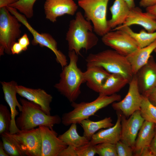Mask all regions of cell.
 <instances>
[{"label":"cell","instance_id":"cell-26","mask_svg":"<svg viewBox=\"0 0 156 156\" xmlns=\"http://www.w3.org/2000/svg\"><path fill=\"white\" fill-rule=\"evenodd\" d=\"M116 29L122 30L129 34L140 48L148 45L156 39V31L149 33L142 30L139 33H136L133 31L129 26L122 25L117 27L112 30Z\"/></svg>","mask_w":156,"mask_h":156},{"label":"cell","instance_id":"cell-27","mask_svg":"<svg viewBox=\"0 0 156 156\" xmlns=\"http://www.w3.org/2000/svg\"><path fill=\"white\" fill-rule=\"evenodd\" d=\"M76 124H72L67 131L58 136L68 146L77 147L88 143L90 141L84 136H81L79 134Z\"/></svg>","mask_w":156,"mask_h":156},{"label":"cell","instance_id":"cell-2","mask_svg":"<svg viewBox=\"0 0 156 156\" xmlns=\"http://www.w3.org/2000/svg\"><path fill=\"white\" fill-rule=\"evenodd\" d=\"M68 55L69 63L62 68L59 81L54 87L71 103L80 95L81 86L85 81L84 72L77 66L78 55L74 51H69Z\"/></svg>","mask_w":156,"mask_h":156},{"label":"cell","instance_id":"cell-28","mask_svg":"<svg viewBox=\"0 0 156 156\" xmlns=\"http://www.w3.org/2000/svg\"><path fill=\"white\" fill-rule=\"evenodd\" d=\"M140 110L144 121L156 123V107L150 101L147 97L142 95Z\"/></svg>","mask_w":156,"mask_h":156},{"label":"cell","instance_id":"cell-46","mask_svg":"<svg viewBox=\"0 0 156 156\" xmlns=\"http://www.w3.org/2000/svg\"><path fill=\"white\" fill-rule=\"evenodd\" d=\"M154 52L156 53V48Z\"/></svg>","mask_w":156,"mask_h":156},{"label":"cell","instance_id":"cell-32","mask_svg":"<svg viewBox=\"0 0 156 156\" xmlns=\"http://www.w3.org/2000/svg\"><path fill=\"white\" fill-rule=\"evenodd\" d=\"M96 154L100 156H118L116 144L106 143L94 145Z\"/></svg>","mask_w":156,"mask_h":156},{"label":"cell","instance_id":"cell-23","mask_svg":"<svg viewBox=\"0 0 156 156\" xmlns=\"http://www.w3.org/2000/svg\"><path fill=\"white\" fill-rule=\"evenodd\" d=\"M130 9L124 0H115L110 7L111 18L107 21L111 30L122 25L126 20Z\"/></svg>","mask_w":156,"mask_h":156},{"label":"cell","instance_id":"cell-16","mask_svg":"<svg viewBox=\"0 0 156 156\" xmlns=\"http://www.w3.org/2000/svg\"><path fill=\"white\" fill-rule=\"evenodd\" d=\"M1 83L4 99L10 107L11 114L12 122L9 132L11 134L16 133L20 130L16 126L15 119L16 117L19 114L16 107H18L20 112L22 109V105L18 101L16 97L18 85L14 81L1 82Z\"/></svg>","mask_w":156,"mask_h":156},{"label":"cell","instance_id":"cell-13","mask_svg":"<svg viewBox=\"0 0 156 156\" xmlns=\"http://www.w3.org/2000/svg\"><path fill=\"white\" fill-rule=\"evenodd\" d=\"M38 127L42 138L41 156H59L68 146L58 138L53 129L44 126Z\"/></svg>","mask_w":156,"mask_h":156},{"label":"cell","instance_id":"cell-15","mask_svg":"<svg viewBox=\"0 0 156 156\" xmlns=\"http://www.w3.org/2000/svg\"><path fill=\"white\" fill-rule=\"evenodd\" d=\"M44 8L46 18L55 23L59 17L75 14L78 5L73 0H45Z\"/></svg>","mask_w":156,"mask_h":156},{"label":"cell","instance_id":"cell-22","mask_svg":"<svg viewBox=\"0 0 156 156\" xmlns=\"http://www.w3.org/2000/svg\"><path fill=\"white\" fill-rule=\"evenodd\" d=\"M156 48V39L150 44L139 48L126 56L131 66L133 75L148 61L151 54Z\"/></svg>","mask_w":156,"mask_h":156},{"label":"cell","instance_id":"cell-10","mask_svg":"<svg viewBox=\"0 0 156 156\" xmlns=\"http://www.w3.org/2000/svg\"><path fill=\"white\" fill-rule=\"evenodd\" d=\"M101 40L105 45L126 56L140 48L129 34L121 29L109 31L102 37Z\"/></svg>","mask_w":156,"mask_h":156},{"label":"cell","instance_id":"cell-4","mask_svg":"<svg viewBox=\"0 0 156 156\" xmlns=\"http://www.w3.org/2000/svg\"><path fill=\"white\" fill-rule=\"evenodd\" d=\"M87 64L102 67L111 74L121 75L129 82L133 76L130 64L126 56L112 49H106L87 56Z\"/></svg>","mask_w":156,"mask_h":156},{"label":"cell","instance_id":"cell-11","mask_svg":"<svg viewBox=\"0 0 156 156\" xmlns=\"http://www.w3.org/2000/svg\"><path fill=\"white\" fill-rule=\"evenodd\" d=\"M129 84L128 90L125 98L122 100L113 103L112 105L114 110L121 113L126 118L140 110L142 98L139 88L136 74L133 75Z\"/></svg>","mask_w":156,"mask_h":156},{"label":"cell","instance_id":"cell-39","mask_svg":"<svg viewBox=\"0 0 156 156\" xmlns=\"http://www.w3.org/2000/svg\"><path fill=\"white\" fill-rule=\"evenodd\" d=\"M149 148L154 156H156V123L155 124V135Z\"/></svg>","mask_w":156,"mask_h":156},{"label":"cell","instance_id":"cell-41","mask_svg":"<svg viewBox=\"0 0 156 156\" xmlns=\"http://www.w3.org/2000/svg\"><path fill=\"white\" fill-rule=\"evenodd\" d=\"M150 101L156 107V88L147 97Z\"/></svg>","mask_w":156,"mask_h":156},{"label":"cell","instance_id":"cell-9","mask_svg":"<svg viewBox=\"0 0 156 156\" xmlns=\"http://www.w3.org/2000/svg\"><path fill=\"white\" fill-rule=\"evenodd\" d=\"M10 135L24 156H41L42 138L39 127L20 130L13 134L10 133Z\"/></svg>","mask_w":156,"mask_h":156},{"label":"cell","instance_id":"cell-14","mask_svg":"<svg viewBox=\"0 0 156 156\" xmlns=\"http://www.w3.org/2000/svg\"><path fill=\"white\" fill-rule=\"evenodd\" d=\"M136 74L140 93L148 97L156 88V61L152 56Z\"/></svg>","mask_w":156,"mask_h":156},{"label":"cell","instance_id":"cell-44","mask_svg":"<svg viewBox=\"0 0 156 156\" xmlns=\"http://www.w3.org/2000/svg\"><path fill=\"white\" fill-rule=\"evenodd\" d=\"M6 153L3 145L2 141H0V156H9Z\"/></svg>","mask_w":156,"mask_h":156},{"label":"cell","instance_id":"cell-21","mask_svg":"<svg viewBox=\"0 0 156 156\" xmlns=\"http://www.w3.org/2000/svg\"><path fill=\"white\" fill-rule=\"evenodd\" d=\"M155 124L144 121L138 134L133 149V155L140 156L144 148L149 147L155 133Z\"/></svg>","mask_w":156,"mask_h":156},{"label":"cell","instance_id":"cell-18","mask_svg":"<svg viewBox=\"0 0 156 156\" xmlns=\"http://www.w3.org/2000/svg\"><path fill=\"white\" fill-rule=\"evenodd\" d=\"M134 25L141 26L149 33L156 31V19L149 12H142L138 7L130 10L126 20L122 25L129 27Z\"/></svg>","mask_w":156,"mask_h":156},{"label":"cell","instance_id":"cell-35","mask_svg":"<svg viewBox=\"0 0 156 156\" xmlns=\"http://www.w3.org/2000/svg\"><path fill=\"white\" fill-rule=\"evenodd\" d=\"M18 42L22 47L23 51H25L27 49L30 44V41L27 34L25 33L18 39Z\"/></svg>","mask_w":156,"mask_h":156},{"label":"cell","instance_id":"cell-6","mask_svg":"<svg viewBox=\"0 0 156 156\" xmlns=\"http://www.w3.org/2000/svg\"><path fill=\"white\" fill-rule=\"evenodd\" d=\"M109 1L78 0V5L83 10L85 18L92 23L94 32L101 37L111 30L107 19Z\"/></svg>","mask_w":156,"mask_h":156},{"label":"cell","instance_id":"cell-24","mask_svg":"<svg viewBox=\"0 0 156 156\" xmlns=\"http://www.w3.org/2000/svg\"><path fill=\"white\" fill-rule=\"evenodd\" d=\"M129 81L121 75L111 74L100 88L98 93L100 94L110 96L116 93Z\"/></svg>","mask_w":156,"mask_h":156},{"label":"cell","instance_id":"cell-36","mask_svg":"<svg viewBox=\"0 0 156 156\" xmlns=\"http://www.w3.org/2000/svg\"><path fill=\"white\" fill-rule=\"evenodd\" d=\"M59 156H76L75 147L68 146L60 153Z\"/></svg>","mask_w":156,"mask_h":156},{"label":"cell","instance_id":"cell-7","mask_svg":"<svg viewBox=\"0 0 156 156\" xmlns=\"http://www.w3.org/2000/svg\"><path fill=\"white\" fill-rule=\"evenodd\" d=\"M6 7L0 8V55L11 54L13 44L20 37L21 25Z\"/></svg>","mask_w":156,"mask_h":156},{"label":"cell","instance_id":"cell-37","mask_svg":"<svg viewBox=\"0 0 156 156\" xmlns=\"http://www.w3.org/2000/svg\"><path fill=\"white\" fill-rule=\"evenodd\" d=\"M11 50L13 55L19 54L23 51L22 47L18 42H16L13 44Z\"/></svg>","mask_w":156,"mask_h":156},{"label":"cell","instance_id":"cell-8","mask_svg":"<svg viewBox=\"0 0 156 156\" xmlns=\"http://www.w3.org/2000/svg\"><path fill=\"white\" fill-rule=\"evenodd\" d=\"M6 7L10 12L32 34L33 38L31 43L33 45L39 44L41 47H45L50 49L55 54L57 62L60 65L62 68L67 65L66 56L58 49L57 42L51 34L47 33H39L30 25L25 15L19 12L15 8L8 6Z\"/></svg>","mask_w":156,"mask_h":156},{"label":"cell","instance_id":"cell-5","mask_svg":"<svg viewBox=\"0 0 156 156\" xmlns=\"http://www.w3.org/2000/svg\"><path fill=\"white\" fill-rule=\"evenodd\" d=\"M121 100L120 95L116 93L110 96L99 94L96 99L90 102H73L71 105L73 109L63 114L61 122L65 126L73 123L80 124L82 120L94 115L99 110Z\"/></svg>","mask_w":156,"mask_h":156},{"label":"cell","instance_id":"cell-38","mask_svg":"<svg viewBox=\"0 0 156 156\" xmlns=\"http://www.w3.org/2000/svg\"><path fill=\"white\" fill-rule=\"evenodd\" d=\"M156 4V0H140L139 2L140 6L146 8Z\"/></svg>","mask_w":156,"mask_h":156},{"label":"cell","instance_id":"cell-20","mask_svg":"<svg viewBox=\"0 0 156 156\" xmlns=\"http://www.w3.org/2000/svg\"><path fill=\"white\" fill-rule=\"evenodd\" d=\"M86 66V70L84 72L85 83L89 88L98 93L110 73L100 66L88 64Z\"/></svg>","mask_w":156,"mask_h":156},{"label":"cell","instance_id":"cell-12","mask_svg":"<svg viewBox=\"0 0 156 156\" xmlns=\"http://www.w3.org/2000/svg\"><path fill=\"white\" fill-rule=\"evenodd\" d=\"M129 118L121 114L120 140L133 149L138 132L144 120L142 117L140 110L133 113Z\"/></svg>","mask_w":156,"mask_h":156},{"label":"cell","instance_id":"cell-30","mask_svg":"<svg viewBox=\"0 0 156 156\" xmlns=\"http://www.w3.org/2000/svg\"><path fill=\"white\" fill-rule=\"evenodd\" d=\"M37 0H18L9 6L16 9L25 15L27 18H32L34 15L33 7Z\"/></svg>","mask_w":156,"mask_h":156},{"label":"cell","instance_id":"cell-25","mask_svg":"<svg viewBox=\"0 0 156 156\" xmlns=\"http://www.w3.org/2000/svg\"><path fill=\"white\" fill-rule=\"evenodd\" d=\"M110 117H106L101 120L93 121L88 119L82 120L80 123L83 130V136L90 141L96 132L103 128H107L113 126Z\"/></svg>","mask_w":156,"mask_h":156},{"label":"cell","instance_id":"cell-40","mask_svg":"<svg viewBox=\"0 0 156 156\" xmlns=\"http://www.w3.org/2000/svg\"><path fill=\"white\" fill-rule=\"evenodd\" d=\"M18 0H0V8L6 7L16 2Z\"/></svg>","mask_w":156,"mask_h":156},{"label":"cell","instance_id":"cell-17","mask_svg":"<svg viewBox=\"0 0 156 156\" xmlns=\"http://www.w3.org/2000/svg\"><path fill=\"white\" fill-rule=\"evenodd\" d=\"M17 94L28 101L39 105L47 114L51 115L50 104L53 97L44 90L40 88L33 89L18 85Z\"/></svg>","mask_w":156,"mask_h":156},{"label":"cell","instance_id":"cell-45","mask_svg":"<svg viewBox=\"0 0 156 156\" xmlns=\"http://www.w3.org/2000/svg\"><path fill=\"white\" fill-rule=\"evenodd\" d=\"M124 0L130 9L135 7L134 0Z\"/></svg>","mask_w":156,"mask_h":156},{"label":"cell","instance_id":"cell-29","mask_svg":"<svg viewBox=\"0 0 156 156\" xmlns=\"http://www.w3.org/2000/svg\"><path fill=\"white\" fill-rule=\"evenodd\" d=\"M0 135L3 147L9 156H24L11 138L9 132L2 133Z\"/></svg>","mask_w":156,"mask_h":156},{"label":"cell","instance_id":"cell-3","mask_svg":"<svg viewBox=\"0 0 156 156\" xmlns=\"http://www.w3.org/2000/svg\"><path fill=\"white\" fill-rule=\"evenodd\" d=\"M20 101L22 109L16 123L20 130H29L40 126L52 129L55 125L61 122L59 115L47 114L39 105L23 99L21 98Z\"/></svg>","mask_w":156,"mask_h":156},{"label":"cell","instance_id":"cell-43","mask_svg":"<svg viewBox=\"0 0 156 156\" xmlns=\"http://www.w3.org/2000/svg\"><path fill=\"white\" fill-rule=\"evenodd\" d=\"M140 156H154L149 147L146 148L143 150Z\"/></svg>","mask_w":156,"mask_h":156},{"label":"cell","instance_id":"cell-42","mask_svg":"<svg viewBox=\"0 0 156 156\" xmlns=\"http://www.w3.org/2000/svg\"><path fill=\"white\" fill-rule=\"evenodd\" d=\"M146 12L153 15L156 19V4L146 8Z\"/></svg>","mask_w":156,"mask_h":156},{"label":"cell","instance_id":"cell-1","mask_svg":"<svg viewBox=\"0 0 156 156\" xmlns=\"http://www.w3.org/2000/svg\"><path fill=\"white\" fill-rule=\"evenodd\" d=\"M91 22L87 20L80 11L75 14L70 21L66 36L69 51H74L80 55L82 49L87 51L97 44L99 39L93 32Z\"/></svg>","mask_w":156,"mask_h":156},{"label":"cell","instance_id":"cell-19","mask_svg":"<svg viewBox=\"0 0 156 156\" xmlns=\"http://www.w3.org/2000/svg\"><path fill=\"white\" fill-rule=\"evenodd\" d=\"M117 118L116 124L113 126L105 129H101L92 136L90 141L93 145L106 143L116 144L120 140L121 127V113L116 112Z\"/></svg>","mask_w":156,"mask_h":156},{"label":"cell","instance_id":"cell-34","mask_svg":"<svg viewBox=\"0 0 156 156\" xmlns=\"http://www.w3.org/2000/svg\"><path fill=\"white\" fill-rule=\"evenodd\" d=\"M118 156H132L133 155L132 148L120 140L116 144Z\"/></svg>","mask_w":156,"mask_h":156},{"label":"cell","instance_id":"cell-33","mask_svg":"<svg viewBox=\"0 0 156 156\" xmlns=\"http://www.w3.org/2000/svg\"><path fill=\"white\" fill-rule=\"evenodd\" d=\"M76 156H94L96 154L94 145L89 142L77 147H75Z\"/></svg>","mask_w":156,"mask_h":156},{"label":"cell","instance_id":"cell-31","mask_svg":"<svg viewBox=\"0 0 156 156\" xmlns=\"http://www.w3.org/2000/svg\"><path fill=\"white\" fill-rule=\"evenodd\" d=\"M12 122L11 112L6 106L0 105V134L10 132Z\"/></svg>","mask_w":156,"mask_h":156}]
</instances>
